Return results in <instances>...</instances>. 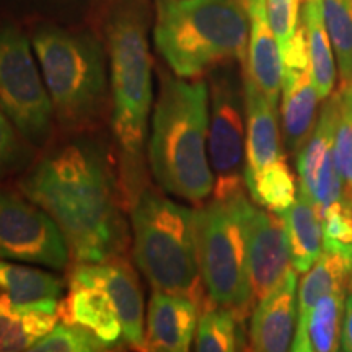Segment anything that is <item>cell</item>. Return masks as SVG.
I'll use <instances>...</instances> for the list:
<instances>
[{"label": "cell", "mask_w": 352, "mask_h": 352, "mask_svg": "<svg viewBox=\"0 0 352 352\" xmlns=\"http://www.w3.org/2000/svg\"><path fill=\"white\" fill-rule=\"evenodd\" d=\"M19 189L54 219L70 259L101 263L129 243L118 157L95 132L69 135L25 171Z\"/></svg>", "instance_id": "6da1fadb"}, {"label": "cell", "mask_w": 352, "mask_h": 352, "mask_svg": "<svg viewBox=\"0 0 352 352\" xmlns=\"http://www.w3.org/2000/svg\"><path fill=\"white\" fill-rule=\"evenodd\" d=\"M111 126L127 209L147 188L145 142L152 108V54L145 0H111L103 16Z\"/></svg>", "instance_id": "7a4b0ae2"}, {"label": "cell", "mask_w": 352, "mask_h": 352, "mask_svg": "<svg viewBox=\"0 0 352 352\" xmlns=\"http://www.w3.org/2000/svg\"><path fill=\"white\" fill-rule=\"evenodd\" d=\"M208 139L209 83L160 70L147 158L162 191L195 204L212 195Z\"/></svg>", "instance_id": "3957f363"}, {"label": "cell", "mask_w": 352, "mask_h": 352, "mask_svg": "<svg viewBox=\"0 0 352 352\" xmlns=\"http://www.w3.org/2000/svg\"><path fill=\"white\" fill-rule=\"evenodd\" d=\"M250 19L240 0H155L153 43L171 72L199 78L248 54Z\"/></svg>", "instance_id": "277c9868"}, {"label": "cell", "mask_w": 352, "mask_h": 352, "mask_svg": "<svg viewBox=\"0 0 352 352\" xmlns=\"http://www.w3.org/2000/svg\"><path fill=\"white\" fill-rule=\"evenodd\" d=\"M57 126L67 135L95 132L111 100L107 46L87 30L41 25L32 38Z\"/></svg>", "instance_id": "5b68a950"}, {"label": "cell", "mask_w": 352, "mask_h": 352, "mask_svg": "<svg viewBox=\"0 0 352 352\" xmlns=\"http://www.w3.org/2000/svg\"><path fill=\"white\" fill-rule=\"evenodd\" d=\"M134 261L153 290L208 305L199 256L195 210L145 188L131 206Z\"/></svg>", "instance_id": "8992f818"}, {"label": "cell", "mask_w": 352, "mask_h": 352, "mask_svg": "<svg viewBox=\"0 0 352 352\" xmlns=\"http://www.w3.org/2000/svg\"><path fill=\"white\" fill-rule=\"evenodd\" d=\"M253 204L245 191L209 201L195 210L197 256L209 303L232 310L241 321L254 305L248 267V219Z\"/></svg>", "instance_id": "52a82bcc"}, {"label": "cell", "mask_w": 352, "mask_h": 352, "mask_svg": "<svg viewBox=\"0 0 352 352\" xmlns=\"http://www.w3.org/2000/svg\"><path fill=\"white\" fill-rule=\"evenodd\" d=\"M32 47L19 26L0 23V108L32 147H46L54 107Z\"/></svg>", "instance_id": "ba28073f"}, {"label": "cell", "mask_w": 352, "mask_h": 352, "mask_svg": "<svg viewBox=\"0 0 352 352\" xmlns=\"http://www.w3.org/2000/svg\"><path fill=\"white\" fill-rule=\"evenodd\" d=\"M209 162L214 173L215 199L246 189V109L243 76L233 63L209 72Z\"/></svg>", "instance_id": "9c48e42d"}, {"label": "cell", "mask_w": 352, "mask_h": 352, "mask_svg": "<svg viewBox=\"0 0 352 352\" xmlns=\"http://www.w3.org/2000/svg\"><path fill=\"white\" fill-rule=\"evenodd\" d=\"M0 258L60 271L70 263L54 219L25 195L0 189Z\"/></svg>", "instance_id": "30bf717a"}, {"label": "cell", "mask_w": 352, "mask_h": 352, "mask_svg": "<svg viewBox=\"0 0 352 352\" xmlns=\"http://www.w3.org/2000/svg\"><path fill=\"white\" fill-rule=\"evenodd\" d=\"M70 284L98 285L111 298L122 327V340L144 351V296L139 276L124 256L101 263H76L69 274Z\"/></svg>", "instance_id": "8fae6325"}, {"label": "cell", "mask_w": 352, "mask_h": 352, "mask_svg": "<svg viewBox=\"0 0 352 352\" xmlns=\"http://www.w3.org/2000/svg\"><path fill=\"white\" fill-rule=\"evenodd\" d=\"M334 122L336 94L327 98L314 134L296 157L298 189L314 202L320 214L342 199V182L334 160Z\"/></svg>", "instance_id": "7c38bea8"}, {"label": "cell", "mask_w": 352, "mask_h": 352, "mask_svg": "<svg viewBox=\"0 0 352 352\" xmlns=\"http://www.w3.org/2000/svg\"><path fill=\"white\" fill-rule=\"evenodd\" d=\"M290 264L292 258L284 217L253 206L248 219V267L254 303L283 283Z\"/></svg>", "instance_id": "4fadbf2b"}, {"label": "cell", "mask_w": 352, "mask_h": 352, "mask_svg": "<svg viewBox=\"0 0 352 352\" xmlns=\"http://www.w3.org/2000/svg\"><path fill=\"white\" fill-rule=\"evenodd\" d=\"M298 320L297 271L290 270L285 279L258 302L250 321V349L284 352L292 346Z\"/></svg>", "instance_id": "5bb4252c"}, {"label": "cell", "mask_w": 352, "mask_h": 352, "mask_svg": "<svg viewBox=\"0 0 352 352\" xmlns=\"http://www.w3.org/2000/svg\"><path fill=\"white\" fill-rule=\"evenodd\" d=\"M199 311V305L191 298L153 290L147 310L144 351H189L196 336Z\"/></svg>", "instance_id": "9a60e30c"}, {"label": "cell", "mask_w": 352, "mask_h": 352, "mask_svg": "<svg viewBox=\"0 0 352 352\" xmlns=\"http://www.w3.org/2000/svg\"><path fill=\"white\" fill-rule=\"evenodd\" d=\"M250 19L248 54L243 67L245 76L254 82L266 98L277 107L283 91L284 64L279 43L267 20L266 0H240Z\"/></svg>", "instance_id": "2e32d148"}, {"label": "cell", "mask_w": 352, "mask_h": 352, "mask_svg": "<svg viewBox=\"0 0 352 352\" xmlns=\"http://www.w3.org/2000/svg\"><path fill=\"white\" fill-rule=\"evenodd\" d=\"M63 292L59 276L0 258V308L57 311Z\"/></svg>", "instance_id": "e0dca14e"}, {"label": "cell", "mask_w": 352, "mask_h": 352, "mask_svg": "<svg viewBox=\"0 0 352 352\" xmlns=\"http://www.w3.org/2000/svg\"><path fill=\"white\" fill-rule=\"evenodd\" d=\"M316 91L310 67L284 69L283 103H280V129L285 151L297 157L314 134L318 113Z\"/></svg>", "instance_id": "ac0fdd59"}, {"label": "cell", "mask_w": 352, "mask_h": 352, "mask_svg": "<svg viewBox=\"0 0 352 352\" xmlns=\"http://www.w3.org/2000/svg\"><path fill=\"white\" fill-rule=\"evenodd\" d=\"M246 109V168L245 173L271 165L283 157L277 107L243 72Z\"/></svg>", "instance_id": "d6986e66"}, {"label": "cell", "mask_w": 352, "mask_h": 352, "mask_svg": "<svg viewBox=\"0 0 352 352\" xmlns=\"http://www.w3.org/2000/svg\"><path fill=\"white\" fill-rule=\"evenodd\" d=\"M59 320L77 323L95 333L113 347L121 341L122 327L111 298L98 285L70 284L69 292L57 305Z\"/></svg>", "instance_id": "ffe728a7"}, {"label": "cell", "mask_w": 352, "mask_h": 352, "mask_svg": "<svg viewBox=\"0 0 352 352\" xmlns=\"http://www.w3.org/2000/svg\"><path fill=\"white\" fill-rule=\"evenodd\" d=\"M349 290H336L315 303L297 320L296 336L290 351L334 352L341 346V324Z\"/></svg>", "instance_id": "44dd1931"}, {"label": "cell", "mask_w": 352, "mask_h": 352, "mask_svg": "<svg viewBox=\"0 0 352 352\" xmlns=\"http://www.w3.org/2000/svg\"><path fill=\"white\" fill-rule=\"evenodd\" d=\"M287 227L292 267L307 272L316 263L323 246V226L316 206L298 191L296 202L283 214Z\"/></svg>", "instance_id": "7402d4cb"}, {"label": "cell", "mask_w": 352, "mask_h": 352, "mask_svg": "<svg viewBox=\"0 0 352 352\" xmlns=\"http://www.w3.org/2000/svg\"><path fill=\"white\" fill-rule=\"evenodd\" d=\"M302 23L305 26L311 78L320 100H327L331 96L336 83V65L331 39L324 26L321 0H305Z\"/></svg>", "instance_id": "603a6c76"}, {"label": "cell", "mask_w": 352, "mask_h": 352, "mask_svg": "<svg viewBox=\"0 0 352 352\" xmlns=\"http://www.w3.org/2000/svg\"><path fill=\"white\" fill-rule=\"evenodd\" d=\"M351 285L352 261L340 253L324 250L300 283L298 316L305 315L310 308H314L320 298L336 290H349Z\"/></svg>", "instance_id": "cb8c5ba5"}, {"label": "cell", "mask_w": 352, "mask_h": 352, "mask_svg": "<svg viewBox=\"0 0 352 352\" xmlns=\"http://www.w3.org/2000/svg\"><path fill=\"white\" fill-rule=\"evenodd\" d=\"M245 184L253 202L276 214L283 215L297 199L296 176L285 155L254 173H245Z\"/></svg>", "instance_id": "d4e9b609"}, {"label": "cell", "mask_w": 352, "mask_h": 352, "mask_svg": "<svg viewBox=\"0 0 352 352\" xmlns=\"http://www.w3.org/2000/svg\"><path fill=\"white\" fill-rule=\"evenodd\" d=\"M57 320V311L0 308V352L32 351Z\"/></svg>", "instance_id": "484cf974"}, {"label": "cell", "mask_w": 352, "mask_h": 352, "mask_svg": "<svg viewBox=\"0 0 352 352\" xmlns=\"http://www.w3.org/2000/svg\"><path fill=\"white\" fill-rule=\"evenodd\" d=\"M197 321L195 351L228 352L246 349L243 323L232 310L209 303Z\"/></svg>", "instance_id": "4316f807"}, {"label": "cell", "mask_w": 352, "mask_h": 352, "mask_svg": "<svg viewBox=\"0 0 352 352\" xmlns=\"http://www.w3.org/2000/svg\"><path fill=\"white\" fill-rule=\"evenodd\" d=\"M323 20L338 57L341 87L352 85V0H321Z\"/></svg>", "instance_id": "83f0119b"}, {"label": "cell", "mask_w": 352, "mask_h": 352, "mask_svg": "<svg viewBox=\"0 0 352 352\" xmlns=\"http://www.w3.org/2000/svg\"><path fill=\"white\" fill-rule=\"evenodd\" d=\"M334 160L342 182V199L352 202V85L336 94Z\"/></svg>", "instance_id": "f1b7e54d"}, {"label": "cell", "mask_w": 352, "mask_h": 352, "mask_svg": "<svg viewBox=\"0 0 352 352\" xmlns=\"http://www.w3.org/2000/svg\"><path fill=\"white\" fill-rule=\"evenodd\" d=\"M111 349L108 344L91 333L90 329L77 323L56 324L46 336H43L32 347L34 352H98Z\"/></svg>", "instance_id": "f546056e"}, {"label": "cell", "mask_w": 352, "mask_h": 352, "mask_svg": "<svg viewBox=\"0 0 352 352\" xmlns=\"http://www.w3.org/2000/svg\"><path fill=\"white\" fill-rule=\"evenodd\" d=\"M320 217L324 250L340 253L352 261V202L340 199L323 210Z\"/></svg>", "instance_id": "4dcf8cb0"}, {"label": "cell", "mask_w": 352, "mask_h": 352, "mask_svg": "<svg viewBox=\"0 0 352 352\" xmlns=\"http://www.w3.org/2000/svg\"><path fill=\"white\" fill-rule=\"evenodd\" d=\"M33 148L0 108V178L23 170L32 162Z\"/></svg>", "instance_id": "1f68e13d"}, {"label": "cell", "mask_w": 352, "mask_h": 352, "mask_svg": "<svg viewBox=\"0 0 352 352\" xmlns=\"http://www.w3.org/2000/svg\"><path fill=\"white\" fill-rule=\"evenodd\" d=\"M300 2L302 0H266L267 20L280 51L296 36L300 26Z\"/></svg>", "instance_id": "d6a6232c"}, {"label": "cell", "mask_w": 352, "mask_h": 352, "mask_svg": "<svg viewBox=\"0 0 352 352\" xmlns=\"http://www.w3.org/2000/svg\"><path fill=\"white\" fill-rule=\"evenodd\" d=\"M340 351L352 352V285L346 296L344 315H342L341 324V346Z\"/></svg>", "instance_id": "836d02e7"}, {"label": "cell", "mask_w": 352, "mask_h": 352, "mask_svg": "<svg viewBox=\"0 0 352 352\" xmlns=\"http://www.w3.org/2000/svg\"><path fill=\"white\" fill-rule=\"evenodd\" d=\"M349 87H351V85H349Z\"/></svg>", "instance_id": "e575fe53"}]
</instances>
